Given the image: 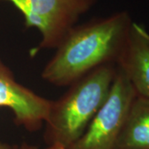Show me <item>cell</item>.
Instances as JSON below:
<instances>
[{"instance_id":"4","label":"cell","mask_w":149,"mask_h":149,"mask_svg":"<svg viewBox=\"0 0 149 149\" xmlns=\"http://www.w3.org/2000/svg\"><path fill=\"white\" fill-rule=\"evenodd\" d=\"M136 93L118 67L109 94L85 133L65 149H113Z\"/></svg>"},{"instance_id":"5","label":"cell","mask_w":149,"mask_h":149,"mask_svg":"<svg viewBox=\"0 0 149 149\" xmlns=\"http://www.w3.org/2000/svg\"><path fill=\"white\" fill-rule=\"evenodd\" d=\"M52 101L18 83L0 58V107L10 109L17 125L31 133L40 130Z\"/></svg>"},{"instance_id":"2","label":"cell","mask_w":149,"mask_h":149,"mask_svg":"<svg viewBox=\"0 0 149 149\" xmlns=\"http://www.w3.org/2000/svg\"><path fill=\"white\" fill-rule=\"evenodd\" d=\"M117 71V65L101 66L52 101L44 123L45 149H65L80 139L106 100Z\"/></svg>"},{"instance_id":"6","label":"cell","mask_w":149,"mask_h":149,"mask_svg":"<svg viewBox=\"0 0 149 149\" xmlns=\"http://www.w3.org/2000/svg\"><path fill=\"white\" fill-rule=\"evenodd\" d=\"M117 65L136 95L149 98V32L143 25L133 22Z\"/></svg>"},{"instance_id":"9","label":"cell","mask_w":149,"mask_h":149,"mask_svg":"<svg viewBox=\"0 0 149 149\" xmlns=\"http://www.w3.org/2000/svg\"><path fill=\"white\" fill-rule=\"evenodd\" d=\"M0 149H13V146L6 143L0 142Z\"/></svg>"},{"instance_id":"8","label":"cell","mask_w":149,"mask_h":149,"mask_svg":"<svg viewBox=\"0 0 149 149\" xmlns=\"http://www.w3.org/2000/svg\"><path fill=\"white\" fill-rule=\"evenodd\" d=\"M13 149H38L36 145L27 143H22L19 145L13 146Z\"/></svg>"},{"instance_id":"3","label":"cell","mask_w":149,"mask_h":149,"mask_svg":"<svg viewBox=\"0 0 149 149\" xmlns=\"http://www.w3.org/2000/svg\"><path fill=\"white\" fill-rule=\"evenodd\" d=\"M9 2L22 14L27 28L39 31L42 40L32 56L45 49H56L82 15L98 0H0Z\"/></svg>"},{"instance_id":"7","label":"cell","mask_w":149,"mask_h":149,"mask_svg":"<svg viewBox=\"0 0 149 149\" xmlns=\"http://www.w3.org/2000/svg\"><path fill=\"white\" fill-rule=\"evenodd\" d=\"M113 149H149V98H134Z\"/></svg>"},{"instance_id":"1","label":"cell","mask_w":149,"mask_h":149,"mask_svg":"<svg viewBox=\"0 0 149 149\" xmlns=\"http://www.w3.org/2000/svg\"><path fill=\"white\" fill-rule=\"evenodd\" d=\"M133 22L127 11H121L75 25L43 68L42 80L65 87L101 66L118 65Z\"/></svg>"}]
</instances>
